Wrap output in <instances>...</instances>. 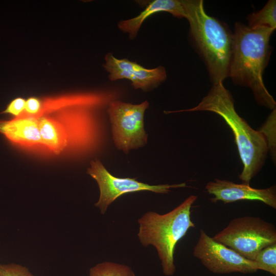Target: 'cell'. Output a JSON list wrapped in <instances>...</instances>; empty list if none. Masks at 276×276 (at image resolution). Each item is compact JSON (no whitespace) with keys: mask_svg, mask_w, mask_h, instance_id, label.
Wrapping results in <instances>:
<instances>
[{"mask_svg":"<svg viewBox=\"0 0 276 276\" xmlns=\"http://www.w3.org/2000/svg\"><path fill=\"white\" fill-rule=\"evenodd\" d=\"M208 111L219 115L232 130L243 168L239 178L249 185L265 163L268 151L267 141L259 130L252 129L236 112L234 99L222 82L212 84L208 94L196 106L167 113Z\"/></svg>","mask_w":276,"mask_h":276,"instance_id":"2","label":"cell"},{"mask_svg":"<svg viewBox=\"0 0 276 276\" xmlns=\"http://www.w3.org/2000/svg\"><path fill=\"white\" fill-rule=\"evenodd\" d=\"M43 146L58 154L67 147V137L62 125L54 117L44 116L38 119Z\"/></svg>","mask_w":276,"mask_h":276,"instance_id":"14","label":"cell"},{"mask_svg":"<svg viewBox=\"0 0 276 276\" xmlns=\"http://www.w3.org/2000/svg\"><path fill=\"white\" fill-rule=\"evenodd\" d=\"M258 270L267 271L276 275V243L263 248L253 261Z\"/></svg>","mask_w":276,"mask_h":276,"instance_id":"17","label":"cell"},{"mask_svg":"<svg viewBox=\"0 0 276 276\" xmlns=\"http://www.w3.org/2000/svg\"><path fill=\"white\" fill-rule=\"evenodd\" d=\"M275 119L276 110L274 109L268 117L264 124L259 131L265 136L268 144V150L271 156L275 162Z\"/></svg>","mask_w":276,"mask_h":276,"instance_id":"18","label":"cell"},{"mask_svg":"<svg viewBox=\"0 0 276 276\" xmlns=\"http://www.w3.org/2000/svg\"><path fill=\"white\" fill-rule=\"evenodd\" d=\"M190 35L196 52L203 61L212 84L228 77L233 33L223 22L209 15L202 0H182Z\"/></svg>","mask_w":276,"mask_h":276,"instance_id":"3","label":"cell"},{"mask_svg":"<svg viewBox=\"0 0 276 276\" xmlns=\"http://www.w3.org/2000/svg\"><path fill=\"white\" fill-rule=\"evenodd\" d=\"M197 198V196L191 195L166 214L148 212L138 220L139 239L144 246L152 245L156 248L165 275H173L175 272L174 254L177 243L190 228L195 226L190 216L191 208Z\"/></svg>","mask_w":276,"mask_h":276,"instance_id":"4","label":"cell"},{"mask_svg":"<svg viewBox=\"0 0 276 276\" xmlns=\"http://www.w3.org/2000/svg\"><path fill=\"white\" fill-rule=\"evenodd\" d=\"M212 238L254 261L263 248L276 243V228L273 224L260 217L243 216L232 220Z\"/></svg>","mask_w":276,"mask_h":276,"instance_id":"5","label":"cell"},{"mask_svg":"<svg viewBox=\"0 0 276 276\" xmlns=\"http://www.w3.org/2000/svg\"><path fill=\"white\" fill-rule=\"evenodd\" d=\"M0 276H35L23 265L15 264H0Z\"/></svg>","mask_w":276,"mask_h":276,"instance_id":"19","label":"cell"},{"mask_svg":"<svg viewBox=\"0 0 276 276\" xmlns=\"http://www.w3.org/2000/svg\"><path fill=\"white\" fill-rule=\"evenodd\" d=\"M205 189L214 196L210 199L212 202L222 201L224 203L239 200H258L276 209V187L256 189L245 183L238 184L227 180L215 179L209 182Z\"/></svg>","mask_w":276,"mask_h":276,"instance_id":"10","label":"cell"},{"mask_svg":"<svg viewBox=\"0 0 276 276\" xmlns=\"http://www.w3.org/2000/svg\"><path fill=\"white\" fill-rule=\"evenodd\" d=\"M87 173L97 182L100 189V197L95 205L101 214H104L108 206L120 196L128 193L143 191L157 193H168L171 188L187 187L186 183L173 185H150L135 178H119L111 174L99 160L90 162Z\"/></svg>","mask_w":276,"mask_h":276,"instance_id":"7","label":"cell"},{"mask_svg":"<svg viewBox=\"0 0 276 276\" xmlns=\"http://www.w3.org/2000/svg\"><path fill=\"white\" fill-rule=\"evenodd\" d=\"M0 133L15 145L29 148L43 146L38 119L17 117L10 120H0Z\"/></svg>","mask_w":276,"mask_h":276,"instance_id":"12","label":"cell"},{"mask_svg":"<svg viewBox=\"0 0 276 276\" xmlns=\"http://www.w3.org/2000/svg\"><path fill=\"white\" fill-rule=\"evenodd\" d=\"M194 256L209 270L216 274L252 273L258 270L254 261L241 256L215 241L202 229L193 250Z\"/></svg>","mask_w":276,"mask_h":276,"instance_id":"8","label":"cell"},{"mask_svg":"<svg viewBox=\"0 0 276 276\" xmlns=\"http://www.w3.org/2000/svg\"><path fill=\"white\" fill-rule=\"evenodd\" d=\"M274 30L236 22L228 75L235 84L250 88L259 105L272 110L276 102L264 85L263 75L269 60V41Z\"/></svg>","mask_w":276,"mask_h":276,"instance_id":"1","label":"cell"},{"mask_svg":"<svg viewBox=\"0 0 276 276\" xmlns=\"http://www.w3.org/2000/svg\"><path fill=\"white\" fill-rule=\"evenodd\" d=\"M89 276H135L129 266L110 262H103L92 267Z\"/></svg>","mask_w":276,"mask_h":276,"instance_id":"16","label":"cell"},{"mask_svg":"<svg viewBox=\"0 0 276 276\" xmlns=\"http://www.w3.org/2000/svg\"><path fill=\"white\" fill-rule=\"evenodd\" d=\"M26 101L24 98L20 97L13 99L2 113L11 114L14 117V118L18 117L24 111Z\"/></svg>","mask_w":276,"mask_h":276,"instance_id":"20","label":"cell"},{"mask_svg":"<svg viewBox=\"0 0 276 276\" xmlns=\"http://www.w3.org/2000/svg\"><path fill=\"white\" fill-rule=\"evenodd\" d=\"M148 106L147 101L132 104L113 100L108 103L107 112L111 124L114 143L119 150L127 153L146 144L144 116Z\"/></svg>","mask_w":276,"mask_h":276,"instance_id":"6","label":"cell"},{"mask_svg":"<svg viewBox=\"0 0 276 276\" xmlns=\"http://www.w3.org/2000/svg\"><path fill=\"white\" fill-rule=\"evenodd\" d=\"M248 26L251 28L266 27L276 28V1L269 0L258 12L249 14L246 18Z\"/></svg>","mask_w":276,"mask_h":276,"instance_id":"15","label":"cell"},{"mask_svg":"<svg viewBox=\"0 0 276 276\" xmlns=\"http://www.w3.org/2000/svg\"><path fill=\"white\" fill-rule=\"evenodd\" d=\"M103 66L111 81L128 79L134 88L144 91L157 86L167 78L163 66L147 68L127 59L117 58L110 53L106 55Z\"/></svg>","mask_w":276,"mask_h":276,"instance_id":"9","label":"cell"},{"mask_svg":"<svg viewBox=\"0 0 276 276\" xmlns=\"http://www.w3.org/2000/svg\"><path fill=\"white\" fill-rule=\"evenodd\" d=\"M159 12H167L180 18H186V16L182 0H154L136 17L120 21L118 24V28L128 33L130 39H134L143 22L149 16Z\"/></svg>","mask_w":276,"mask_h":276,"instance_id":"13","label":"cell"},{"mask_svg":"<svg viewBox=\"0 0 276 276\" xmlns=\"http://www.w3.org/2000/svg\"><path fill=\"white\" fill-rule=\"evenodd\" d=\"M91 107L73 106L56 112L54 118L63 127L67 137V146L74 148H85L93 142L94 117Z\"/></svg>","mask_w":276,"mask_h":276,"instance_id":"11","label":"cell"}]
</instances>
